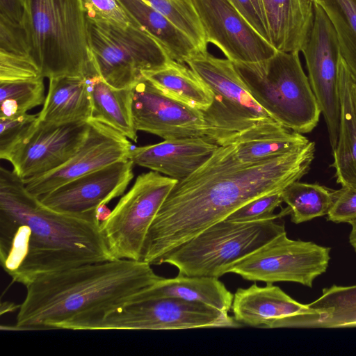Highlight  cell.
I'll use <instances>...</instances> for the list:
<instances>
[{
    "instance_id": "cell-1",
    "label": "cell",
    "mask_w": 356,
    "mask_h": 356,
    "mask_svg": "<svg viewBox=\"0 0 356 356\" xmlns=\"http://www.w3.org/2000/svg\"><path fill=\"white\" fill-rule=\"evenodd\" d=\"M314 152L315 143L309 141L273 159L243 163L232 143L220 145L170 191L148 230L142 261L160 265L172 250L249 201L299 181L309 171Z\"/></svg>"
},
{
    "instance_id": "cell-2",
    "label": "cell",
    "mask_w": 356,
    "mask_h": 356,
    "mask_svg": "<svg viewBox=\"0 0 356 356\" xmlns=\"http://www.w3.org/2000/svg\"><path fill=\"white\" fill-rule=\"evenodd\" d=\"M97 211L74 215L44 205L13 171L0 168V261L25 286L38 277L113 260Z\"/></svg>"
},
{
    "instance_id": "cell-3",
    "label": "cell",
    "mask_w": 356,
    "mask_h": 356,
    "mask_svg": "<svg viewBox=\"0 0 356 356\" xmlns=\"http://www.w3.org/2000/svg\"><path fill=\"white\" fill-rule=\"evenodd\" d=\"M162 277L148 263L113 259L38 277L26 287L16 322L1 330H97L113 312Z\"/></svg>"
},
{
    "instance_id": "cell-4",
    "label": "cell",
    "mask_w": 356,
    "mask_h": 356,
    "mask_svg": "<svg viewBox=\"0 0 356 356\" xmlns=\"http://www.w3.org/2000/svg\"><path fill=\"white\" fill-rule=\"evenodd\" d=\"M24 24L42 77L98 72L93 63L81 0H24Z\"/></svg>"
},
{
    "instance_id": "cell-5",
    "label": "cell",
    "mask_w": 356,
    "mask_h": 356,
    "mask_svg": "<svg viewBox=\"0 0 356 356\" xmlns=\"http://www.w3.org/2000/svg\"><path fill=\"white\" fill-rule=\"evenodd\" d=\"M234 64L252 97L273 119L302 134L317 126L321 111L299 52L276 51L264 61Z\"/></svg>"
},
{
    "instance_id": "cell-6",
    "label": "cell",
    "mask_w": 356,
    "mask_h": 356,
    "mask_svg": "<svg viewBox=\"0 0 356 356\" xmlns=\"http://www.w3.org/2000/svg\"><path fill=\"white\" fill-rule=\"evenodd\" d=\"M286 232L275 220L238 222L223 220L167 254L161 264L188 276L219 278L238 261Z\"/></svg>"
},
{
    "instance_id": "cell-7",
    "label": "cell",
    "mask_w": 356,
    "mask_h": 356,
    "mask_svg": "<svg viewBox=\"0 0 356 356\" xmlns=\"http://www.w3.org/2000/svg\"><path fill=\"white\" fill-rule=\"evenodd\" d=\"M90 49L102 79L116 88H130L143 73L171 60L163 47L138 24L124 28L86 18Z\"/></svg>"
},
{
    "instance_id": "cell-8",
    "label": "cell",
    "mask_w": 356,
    "mask_h": 356,
    "mask_svg": "<svg viewBox=\"0 0 356 356\" xmlns=\"http://www.w3.org/2000/svg\"><path fill=\"white\" fill-rule=\"evenodd\" d=\"M186 64L212 92L213 102L203 111L218 145L230 143L242 131L274 120L252 97L229 59L197 51Z\"/></svg>"
},
{
    "instance_id": "cell-9",
    "label": "cell",
    "mask_w": 356,
    "mask_h": 356,
    "mask_svg": "<svg viewBox=\"0 0 356 356\" xmlns=\"http://www.w3.org/2000/svg\"><path fill=\"white\" fill-rule=\"evenodd\" d=\"M177 181L150 171L140 175L109 216L101 231L113 259L142 261L148 230Z\"/></svg>"
},
{
    "instance_id": "cell-10",
    "label": "cell",
    "mask_w": 356,
    "mask_h": 356,
    "mask_svg": "<svg viewBox=\"0 0 356 356\" xmlns=\"http://www.w3.org/2000/svg\"><path fill=\"white\" fill-rule=\"evenodd\" d=\"M330 250L290 239L284 232L236 263L229 273L248 281L292 282L312 287L315 278L328 267Z\"/></svg>"
},
{
    "instance_id": "cell-11",
    "label": "cell",
    "mask_w": 356,
    "mask_h": 356,
    "mask_svg": "<svg viewBox=\"0 0 356 356\" xmlns=\"http://www.w3.org/2000/svg\"><path fill=\"white\" fill-rule=\"evenodd\" d=\"M227 312L177 298L150 299L129 304L109 314L99 330H187L238 328Z\"/></svg>"
},
{
    "instance_id": "cell-12",
    "label": "cell",
    "mask_w": 356,
    "mask_h": 356,
    "mask_svg": "<svg viewBox=\"0 0 356 356\" xmlns=\"http://www.w3.org/2000/svg\"><path fill=\"white\" fill-rule=\"evenodd\" d=\"M314 8L312 27L301 51L333 150L337 144L340 127L339 68L341 56L336 31L328 16L317 3L314 2Z\"/></svg>"
},
{
    "instance_id": "cell-13",
    "label": "cell",
    "mask_w": 356,
    "mask_h": 356,
    "mask_svg": "<svg viewBox=\"0 0 356 356\" xmlns=\"http://www.w3.org/2000/svg\"><path fill=\"white\" fill-rule=\"evenodd\" d=\"M131 93L132 117L137 131L164 140L195 137L213 140L202 110L165 95L144 77L131 88Z\"/></svg>"
},
{
    "instance_id": "cell-14",
    "label": "cell",
    "mask_w": 356,
    "mask_h": 356,
    "mask_svg": "<svg viewBox=\"0 0 356 356\" xmlns=\"http://www.w3.org/2000/svg\"><path fill=\"white\" fill-rule=\"evenodd\" d=\"M207 43L233 63H258L276 49L250 24L229 0H192Z\"/></svg>"
},
{
    "instance_id": "cell-15",
    "label": "cell",
    "mask_w": 356,
    "mask_h": 356,
    "mask_svg": "<svg viewBox=\"0 0 356 356\" xmlns=\"http://www.w3.org/2000/svg\"><path fill=\"white\" fill-rule=\"evenodd\" d=\"M88 122L87 137L68 161L52 171L23 181L31 193L41 196L77 177L129 158L134 147L128 138L104 124Z\"/></svg>"
},
{
    "instance_id": "cell-16",
    "label": "cell",
    "mask_w": 356,
    "mask_h": 356,
    "mask_svg": "<svg viewBox=\"0 0 356 356\" xmlns=\"http://www.w3.org/2000/svg\"><path fill=\"white\" fill-rule=\"evenodd\" d=\"M89 122L40 123L31 136L7 159L23 181L52 171L68 161L88 136Z\"/></svg>"
},
{
    "instance_id": "cell-17",
    "label": "cell",
    "mask_w": 356,
    "mask_h": 356,
    "mask_svg": "<svg viewBox=\"0 0 356 356\" xmlns=\"http://www.w3.org/2000/svg\"><path fill=\"white\" fill-rule=\"evenodd\" d=\"M134 165L129 159L112 163L38 198L46 207L60 213L81 215L97 211L124 193L134 177Z\"/></svg>"
},
{
    "instance_id": "cell-18",
    "label": "cell",
    "mask_w": 356,
    "mask_h": 356,
    "mask_svg": "<svg viewBox=\"0 0 356 356\" xmlns=\"http://www.w3.org/2000/svg\"><path fill=\"white\" fill-rule=\"evenodd\" d=\"M220 145L207 137L185 138L134 147L129 159L134 165L181 181L203 165Z\"/></svg>"
},
{
    "instance_id": "cell-19",
    "label": "cell",
    "mask_w": 356,
    "mask_h": 356,
    "mask_svg": "<svg viewBox=\"0 0 356 356\" xmlns=\"http://www.w3.org/2000/svg\"><path fill=\"white\" fill-rule=\"evenodd\" d=\"M307 308V305L297 302L273 283L238 288L232 305L234 318L243 326L266 329L283 327L289 318Z\"/></svg>"
},
{
    "instance_id": "cell-20",
    "label": "cell",
    "mask_w": 356,
    "mask_h": 356,
    "mask_svg": "<svg viewBox=\"0 0 356 356\" xmlns=\"http://www.w3.org/2000/svg\"><path fill=\"white\" fill-rule=\"evenodd\" d=\"M270 43L277 50L300 52L310 33L312 0H262Z\"/></svg>"
},
{
    "instance_id": "cell-21",
    "label": "cell",
    "mask_w": 356,
    "mask_h": 356,
    "mask_svg": "<svg viewBox=\"0 0 356 356\" xmlns=\"http://www.w3.org/2000/svg\"><path fill=\"white\" fill-rule=\"evenodd\" d=\"M165 298L200 303L228 313L232 309L234 294L218 278L178 273L172 278L161 277L137 294L131 303Z\"/></svg>"
},
{
    "instance_id": "cell-22",
    "label": "cell",
    "mask_w": 356,
    "mask_h": 356,
    "mask_svg": "<svg viewBox=\"0 0 356 356\" xmlns=\"http://www.w3.org/2000/svg\"><path fill=\"white\" fill-rule=\"evenodd\" d=\"M309 141L302 134L271 120L242 131L231 143L241 163H256L289 152Z\"/></svg>"
},
{
    "instance_id": "cell-23",
    "label": "cell",
    "mask_w": 356,
    "mask_h": 356,
    "mask_svg": "<svg viewBox=\"0 0 356 356\" xmlns=\"http://www.w3.org/2000/svg\"><path fill=\"white\" fill-rule=\"evenodd\" d=\"M49 80L48 92L38 113L40 121L53 124L88 122L92 108L86 79L62 76Z\"/></svg>"
},
{
    "instance_id": "cell-24",
    "label": "cell",
    "mask_w": 356,
    "mask_h": 356,
    "mask_svg": "<svg viewBox=\"0 0 356 356\" xmlns=\"http://www.w3.org/2000/svg\"><path fill=\"white\" fill-rule=\"evenodd\" d=\"M302 314L289 318L284 327L332 328L356 326V285H332L307 305Z\"/></svg>"
},
{
    "instance_id": "cell-25",
    "label": "cell",
    "mask_w": 356,
    "mask_h": 356,
    "mask_svg": "<svg viewBox=\"0 0 356 356\" xmlns=\"http://www.w3.org/2000/svg\"><path fill=\"white\" fill-rule=\"evenodd\" d=\"M353 79L342 57L339 68L341 118L339 138L332 150L337 182L356 187V111L352 95Z\"/></svg>"
},
{
    "instance_id": "cell-26",
    "label": "cell",
    "mask_w": 356,
    "mask_h": 356,
    "mask_svg": "<svg viewBox=\"0 0 356 356\" xmlns=\"http://www.w3.org/2000/svg\"><path fill=\"white\" fill-rule=\"evenodd\" d=\"M86 80L92 108L90 120L104 124L136 142L137 130L131 111V88L112 87L99 74Z\"/></svg>"
},
{
    "instance_id": "cell-27",
    "label": "cell",
    "mask_w": 356,
    "mask_h": 356,
    "mask_svg": "<svg viewBox=\"0 0 356 356\" xmlns=\"http://www.w3.org/2000/svg\"><path fill=\"white\" fill-rule=\"evenodd\" d=\"M118 1L132 19L163 47L172 60L186 64L200 51L188 35L145 1Z\"/></svg>"
},
{
    "instance_id": "cell-28",
    "label": "cell",
    "mask_w": 356,
    "mask_h": 356,
    "mask_svg": "<svg viewBox=\"0 0 356 356\" xmlns=\"http://www.w3.org/2000/svg\"><path fill=\"white\" fill-rule=\"evenodd\" d=\"M143 77L165 95L204 111L213 102V94L202 79L185 63L171 60L166 66L143 73Z\"/></svg>"
},
{
    "instance_id": "cell-29",
    "label": "cell",
    "mask_w": 356,
    "mask_h": 356,
    "mask_svg": "<svg viewBox=\"0 0 356 356\" xmlns=\"http://www.w3.org/2000/svg\"><path fill=\"white\" fill-rule=\"evenodd\" d=\"M40 77L24 24L0 17V82Z\"/></svg>"
},
{
    "instance_id": "cell-30",
    "label": "cell",
    "mask_w": 356,
    "mask_h": 356,
    "mask_svg": "<svg viewBox=\"0 0 356 356\" xmlns=\"http://www.w3.org/2000/svg\"><path fill=\"white\" fill-rule=\"evenodd\" d=\"M291 220L296 224L327 216L333 202L334 191L317 183L296 181L282 191Z\"/></svg>"
},
{
    "instance_id": "cell-31",
    "label": "cell",
    "mask_w": 356,
    "mask_h": 356,
    "mask_svg": "<svg viewBox=\"0 0 356 356\" xmlns=\"http://www.w3.org/2000/svg\"><path fill=\"white\" fill-rule=\"evenodd\" d=\"M336 31L341 56L356 84V0H315Z\"/></svg>"
},
{
    "instance_id": "cell-32",
    "label": "cell",
    "mask_w": 356,
    "mask_h": 356,
    "mask_svg": "<svg viewBox=\"0 0 356 356\" xmlns=\"http://www.w3.org/2000/svg\"><path fill=\"white\" fill-rule=\"evenodd\" d=\"M44 78L0 82V118L26 113L44 104Z\"/></svg>"
},
{
    "instance_id": "cell-33",
    "label": "cell",
    "mask_w": 356,
    "mask_h": 356,
    "mask_svg": "<svg viewBox=\"0 0 356 356\" xmlns=\"http://www.w3.org/2000/svg\"><path fill=\"white\" fill-rule=\"evenodd\" d=\"M161 13L193 42L200 51H207L204 29L192 0H144Z\"/></svg>"
},
{
    "instance_id": "cell-34",
    "label": "cell",
    "mask_w": 356,
    "mask_h": 356,
    "mask_svg": "<svg viewBox=\"0 0 356 356\" xmlns=\"http://www.w3.org/2000/svg\"><path fill=\"white\" fill-rule=\"evenodd\" d=\"M39 123L38 114L0 118V158L7 160L31 136Z\"/></svg>"
},
{
    "instance_id": "cell-35",
    "label": "cell",
    "mask_w": 356,
    "mask_h": 356,
    "mask_svg": "<svg viewBox=\"0 0 356 356\" xmlns=\"http://www.w3.org/2000/svg\"><path fill=\"white\" fill-rule=\"evenodd\" d=\"M282 202V191L263 195L243 204L225 220L238 222L276 220L290 214L288 207L278 214L274 213Z\"/></svg>"
},
{
    "instance_id": "cell-36",
    "label": "cell",
    "mask_w": 356,
    "mask_h": 356,
    "mask_svg": "<svg viewBox=\"0 0 356 356\" xmlns=\"http://www.w3.org/2000/svg\"><path fill=\"white\" fill-rule=\"evenodd\" d=\"M86 18L126 28L136 24L118 0H81Z\"/></svg>"
},
{
    "instance_id": "cell-37",
    "label": "cell",
    "mask_w": 356,
    "mask_h": 356,
    "mask_svg": "<svg viewBox=\"0 0 356 356\" xmlns=\"http://www.w3.org/2000/svg\"><path fill=\"white\" fill-rule=\"evenodd\" d=\"M330 221L350 225L356 222V187L341 186L334 191L333 202L327 214Z\"/></svg>"
},
{
    "instance_id": "cell-38",
    "label": "cell",
    "mask_w": 356,
    "mask_h": 356,
    "mask_svg": "<svg viewBox=\"0 0 356 356\" xmlns=\"http://www.w3.org/2000/svg\"><path fill=\"white\" fill-rule=\"evenodd\" d=\"M250 24L270 43L268 28L255 11L250 0H229Z\"/></svg>"
},
{
    "instance_id": "cell-39",
    "label": "cell",
    "mask_w": 356,
    "mask_h": 356,
    "mask_svg": "<svg viewBox=\"0 0 356 356\" xmlns=\"http://www.w3.org/2000/svg\"><path fill=\"white\" fill-rule=\"evenodd\" d=\"M24 17V0H0V17L16 24H23Z\"/></svg>"
},
{
    "instance_id": "cell-40",
    "label": "cell",
    "mask_w": 356,
    "mask_h": 356,
    "mask_svg": "<svg viewBox=\"0 0 356 356\" xmlns=\"http://www.w3.org/2000/svg\"><path fill=\"white\" fill-rule=\"evenodd\" d=\"M255 11L259 15L262 21L265 23L267 26L265 16H264V10L262 0H250ZM268 28V27H267Z\"/></svg>"
},
{
    "instance_id": "cell-41",
    "label": "cell",
    "mask_w": 356,
    "mask_h": 356,
    "mask_svg": "<svg viewBox=\"0 0 356 356\" xmlns=\"http://www.w3.org/2000/svg\"><path fill=\"white\" fill-rule=\"evenodd\" d=\"M352 229L349 235V241L350 245L356 252V222L351 224Z\"/></svg>"
},
{
    "instance_id": "cell-42",
    "label": "cell",
    "mask_w": 356,
    "mask_h": 356,
    "mask_svg": "<svg viewBox=\"0 0 356 356\" xmlns=\"http://www.w3.org/2000/svg\"><path fill=\"white\" fill-rule=\"evenodd\" d=\"M4 303L6 305L5 309L1 310V314H3L4 312H7L8 308L12 309L13 311H14L17 308V306L15 305L13 303L6 302Z\"/></svg>"
},
{
    "instance_id": "cell-43",
    "label": "cell",
    "mask_w": 356,
    "mask_h": 356,
    "mask_svg": "<svg viewBox=\"0 0 356 356\" xmlns=\"http://www.w3.org/2000/svg\"><path fill=\"white\" fill-rule=\"evenodd\" d=\"M352 95H353L355 109L356 111V84L354 83L353 80V84H352Z\"/></svg>"
}]
</instances>
